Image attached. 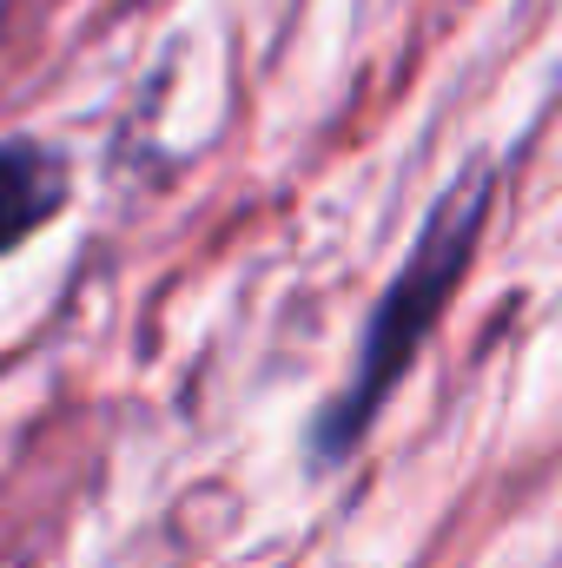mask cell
<instances>
[{
  "label": "cell",
  "instance_id": "obj_1",
  "mask_svg": "<svg viewBox=\"0 0 562 568\" xmlns=\"http://www.w3.org/2000/svg\"><path fill=\"white\" fill-rule=\"evenodd\" d=\"M490 192H496V172L476 165V172H470L463 185H450V192L436 199V212L423 219L418 252L404 258V272L391 278V291L378 297V311H371V324H364V351H358L351 390H344V397L324 410V424H318V456H344V449L371 429L378 404L391 397V384L411 371V357L423 351V337H430L443 297H450V291L463 284V272H470V252H476L483 219H490Z\"/></svg>",
  "mask_w": 562,
  "mask_h": 568
},
{
  "label": "cell",
  "instance_id": "obj_2",
  "mask_svg": "<svg viewBox=\"0 0 562 568\" xmlns=\"http://www.w3.org/2000/svg\"><path fill=\"white\" fill-rule=\"evenodd\" d=\"M67 205V165L33 140L0 145V258Z\"/></svg>",
  "mask_w": 562,
  "mask_h": 568
}]
</instances>
